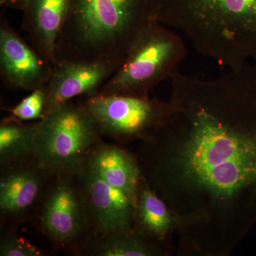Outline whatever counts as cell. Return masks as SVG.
<instances>
[{
  "label": "cell",
  "instance_id": "5bb4252c",
  "mask_svg": "<svg viewBox=\"0 0 256 256\" xmlns=\"http://www.w3.org/2000/svg\"><path fill=\"white\" fill-rule=\"evenodd\" d=\"M38 122L24 124L12 116L0 126V162L6 165L20 162L32 156Z\"/></svg>",
  "mask_w": 256,
  "mask_h": 256
},
{
  "label": "cell",
  "instance_id": "2e32d148",
  "mask_svg": "<svg viewBox=\"0 0 256 256\" xmlns=\"http://www.w3.org/2000/svg\"><path fill=\"white\" fill-rule=\"evenodd\" d=\"M94 254L100 256H146L151 255L150 249L136 236L127 230L101 236Z\"/></svg>",
  "mask_w": 256,
  "mask_h": 256
},
{
  "label": "cell",
  "instance_id": "ac0fdd59",
  "mask_svg": "<svg viewBox=\"0 0 256 256\" xmlns=\"http://www.w3.org/2000/svg\"><path fill=\"white\" fill-rule=\"evenodd\" d=\"M0 256H38L40 252L36 247L22 239L14 236H8L1 240Z\"/></svg>",
  "mask_w": 256,
  "mask_h": 256
},
{
  "label": "cell",
  "instance_id": "9a60e30c",
  "mask_svg": "<svg viewBox=\"0 0 256 256\" xmlns=\"http://www.w3.org/2000/svg\"><path fill=\"white\" fill-rule=\"evenodd\" d=\"M134 212L142 228L156 238H163L171 228L172 218L168 207L149 188L138 192Z\"/></svg>",
  "mask_w": 256,
  "mask_h": 256
},
{
  "label": "cell",
  "instance_id": "d6986e66",
  "mask_svg": "<svg viewBox=\"0 0 256 256\" xmlns=\"http://www.w3.org/2000/svg\"><path fill=\"white\" fill-rule=\"evenodd\" d=\"M28 0H8L6 8L12 9L24 10L28 4Z\"/></svg>",
  "mask_w": 256,
  "mask_h": 256
},
{
  "label": "cell",
  "instance_id": "52a82bcc",
  "mask_svg": "<svg viewBox=\"0 0 256 256\" xmlns=\"http://www.w3.org/2000/svg\"><path fill=\"white\" fill-rule=\"evenodd\" d=\"M74 175H56L40 216L45 233L56 244L70 245L76 242L88 224L90 210L84 190L72 181Z\"/></svg>",
  "mask_w": 256,
  "mask_h": 256
},
{
  "label": "cell",
  "instance_id": "e0dca14e",
  "mask_svg": "<svg viewBox=\"0 0 256 256\" xmlns=\"http://www.w3.org/2000/svg\"><path fill=\"white\" fill-rule=\"evenodd\" d=\"M46 90L45 86L31 92L20 104L9 109L12 116L21 121L41 120L46 114Z\"/></svg>",
  "mask_w": 256,
  "mask_h": 256
},
{
  "label": "cell",
  "instance_id": "9c48e42d",
  "mask_svg": "<svg viewBox=\"0 0 256 256\" xmlns=\"http://www.w3.org/2000/svg\"><path fill=\"white\" fill-rule=\"evenodd\" d=\"M122 64L114 60H65L56 62L50 80L45 86L46 114L50 109L75 98L94 95Z\"/></svg>",
  "mask_w": 256,
  "mask_h": 256
},
{
  "label": "cell",
  "instance_id": "6da1fadb",
  "mask_svg": "<svg viewBox=\"0 0 256 256\" xmlns=\"http://www.w3.org/2000/svg\"><path fill=\"white\" fill-rule=\"evenodd\" d=\"M174 104L188 114L190 138L184 154L188 172L222 196L256 186V118L242 130L218 112L176 74L171 78Z\"/></svg>",
  "mask_w": 256,
  "mask_h": 256
},
{
  "label": "cell",
  "instance_id": "ba28073f",
  "mask_svg": "<svg viewBox=\"0 0 256 256\" xmlns=\"http://www.w3.org/2000/svg\"><path fill=\"white\" fill-rule=\"evenodd\" d=\"M53 64L15 31L8 20L0 22V72L13 90L32 92L45 86Z\"/></svg>",
  "mask_w": 256,
  "mask_h": 256
},
{
  "label": "cell",
  "instance_id": "7a4b0ae2",
  "mask_svg": "<svg viewBox=\"0 0 256 256\" xmlns=\"http://www.w3.org/2000/svg\"><path fill=\"white\" fill-rule=\"evenodd\" d=\"M163 0H70L56 62H124L142 32L158 22Z\"/></svg>",
  "mask_w": 256,
  "mask_h": 256
},
{
  "label": "cell",
  "instance_id": "5b68a950",
  "mask_svg": "<svg viewBox=\"0 0 256 256\" xmlns=\"http://www.w3.org/2000/svg\"><path fill=\"white\" fill-rule=\"evenodd\" d=\"M186 54L182 37L162 24H152L134 42L117 72L96 94L149 97L152 88L178 72Z\"/></svg>",
  "mask_w": 256,
  "mask_h": 256
},
{
  "label": "cell",
  "instance_id": "8fae6325",
  "mask_svg": "<svg viewBox=\"0 0 256 256\" xmlns=\"http://www.w3.org/2000/svg\"><path fill=\"white\" fill-rule=\"evenodd\" d=\"M70 0H28L22 30L32 46L56 63L57 41L68 15Z\"/></svg>",
  "mask_w": 256,
  "mask_h": 256
},
{
  "label": "cell",
  "instance_id": "277c9868",
  "mask_svg": "<svg viewBox=\"0 0 256 256\" xmlns=\"http://www.w3.org/2000/svg\"><path fill=\"white\" fill-rule=\"evenodd\" d=\"M95 120L82 102L56 106L38 121L32 156L47 174L76 175L100 143Z\"/></svg>",
  "mask_w": 256,
  "mask_h": 256
},
{
  "label": "cell",
  "instance_id": "30bf717a",
  "mask_svg": "<svg viewBox=\"0 0 256 256\" xmlns=\"http://www.w3.org/2000/svg\"><path fill=\"white\" fill-rule=\"evenodd\" d=\"M77 175L82 182L90 216L101 236L129 228L136 203L87 164Z\"/></svg>",
  "mask_w": 256,
  "mask_h": 256
},
{
  "label": "cell",
  "instance_id": "3957f363",
  "mask_svg": "<svg viewBox=\"0 0 256 256\" xmlns=\"http://www.w3.org/2000/svg\"><path fill=\"white\" fill-rule=\"evenodd\" d=\"M158 22L230 69L256 54V0H163Z\"/></svg>",
  "mask_w": 256,
  "mask_h": 256
},
{
  "label": "cell",
  "instance_id": "7c38bea8",
  "mask_svg": "<svg viewBox=\"0 0 256 256\" xmlns=\"http://www.w3.org/2000/svg\"><path fill=\"white\" fill-rule=\"evenodd\" d=\"M0 182V210L10 218H20L34 204L43 185L44 170L18 162L8 165Z\"/></svg>",
  "mask_w": 256,
  "mask_h": 256
},
{
  "label": "cell",
  "instance_id": "4fadbf2b",
  "mask_svg": "<svg viewBox=\"0 0 256 256\" xmlns=\"http://www.w3.org/2000/svg\"><path fill=\"white\" fill-rule=\"evenodd\" d=\"M87 165L106 182L136 203L140 172L127 152L116 146L99 143L89 156Z\"/></svg>",
  "mask_w": 256,
  "mask_h": 256
},
{
  "label": "cell",
  "instance_id": "8992f818",
  "mask_svg": "<svg viewBox=\"0 0 256 256\" xmlns=\"http://www.w3.org/2000/svg\"><path fill=\"white\" fill-rule=\"evenodd\" d=\"M82 104L95 120L101 136L124 141L141 137L164 124L174 110L149 97L120 95L84 96Z\"/></svg>",
  "mask_w": 256,
  "mask_h": 256
}]
</instances>
